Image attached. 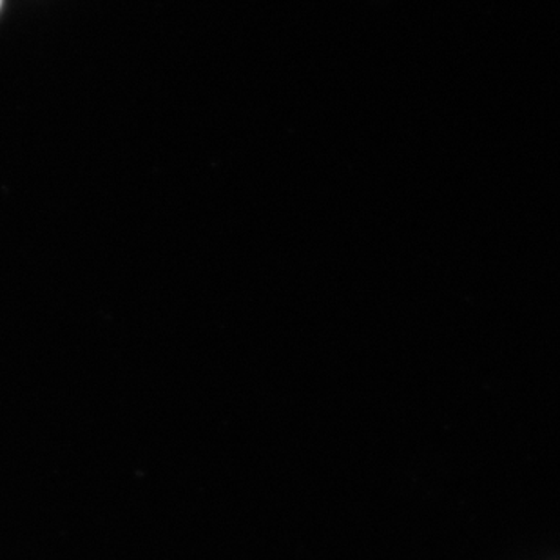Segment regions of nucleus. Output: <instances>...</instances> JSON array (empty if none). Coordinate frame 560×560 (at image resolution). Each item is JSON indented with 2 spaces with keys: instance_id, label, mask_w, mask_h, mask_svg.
Wrapping results in <instances>:
<instances>
[{
  "instance_id": "nucleus-1",
  "label": "nucleus",
  "mask_w": 560,
  "mask_h": 560,
  "mask_svg": "<svg viewBox=\"0 0 560 560\" xmlns=\"http://www.w3.org/2000/svg\"><path fill=\"white\" fill-rule=\"evenodd\" d=\"M0 4H2V0H0Z\"/></svg>"
}]
</instances>
